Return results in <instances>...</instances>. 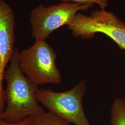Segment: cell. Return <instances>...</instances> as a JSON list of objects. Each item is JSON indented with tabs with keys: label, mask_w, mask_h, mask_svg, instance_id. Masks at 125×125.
I'll return each instance as SVG.
<instances>
[{
	"label": "cell",
	"mask_w": 125,
	"mask_h": 125,
	"mask_svg": "<svg viewBox=\"0 0 125 125\" xmlns=\"http://www.w3.org/2000/svg\"><path fill=\"white\" fill-rule=\"evenodd\" d=\"M19 52V48L15 47L4 75L7 83L5 90L6 107L0 115V120L9 123L17 122L45 112L36 99L38 87L32 84L20 69Z\"/></svg>",
	"instance_id": "obj_1"
},
{
	"label": "cell",
	"mask_w": 125,
	"mask_h": 125,
	"mask_svg": "<svg viewBox=\"0 0 125 125\" xmlns=\"http://www.w3.org/2000/svg\"><path fill=\"white\" fill-rule=\"evenodd\" d=\"M57 54L44 40H36L30 47L19 52L20 69L32 84L38 87L46 83L58 84L61 73L56 60Z\"/></svg>",
	"instance_id": "obj_2"
},
{
	"label": "cell",
	"mask_w": 125,
	"mask_h": 125,
	"mask_svg": "<svg viewBox=\"0 0 125 125\" xmlns=\"http://www.w3.org/2000/svg\"><path fill=\"white\" fill-rule=\"evenodd\" d=\"M86 82L82 80L72 89L57 92L50 89H38L37 101L49 112L74 125H91L84 111L83 100Z\"/></svg>",
	"instance_id": "obj_3"
},
{
	"label": "cell",
	"mask_w": 125,
	"mask_h": 125,
	"mask_svg": "<svg viewBox=\"0 0 125 125\" xmlns=\"http://www.w3.org/2000/svg\"><path fill=\"white\" fill-rule=\"evenodd\" d=\"M94 4L62 2L45 6L40 4L32 10L29 17L31 35L36 40L45 41L55 30L74 22L79 11H85Z\"/></svg>",
	"instance_id": "obj_4"
},
{
	"label": "cell",
	"mask_w": 125,
	"mask_h": 125,
	"mask_svg": "<svg viewBox=\"0 0 125 125\" xmlns=\"http://www.w3.org/2000/svg\"><path fill=\"white\" fill-rule=\"evenodd\" d=\"M68 28L74 37L84 39H93L96 33H103L125 50V23L105 9L94 10L89 15L77 13Z\"/></svg>",
	"instance_id": "obj_5"
},
{
	"label": "cell",
	"mask_w": 125,
	"mask_h": 125,
	"mask_svg": "<svg viewBox=\"0 0 125 125\" xmlns=\"http://www.w3.org/2000/svg\"><path fill=\"white\" fill-rule=\"evenodd\" d=\"M15 27L13 10L4 0H0V100L5 96L4 75L15 48Z\"/></svg>",
	"instance_id": "obj_6"
},
{
	"label": "cell",
	"mask_w": 125,
	"mask_h": 125,
	"mask_svg": "<svg viewBox=\"0 0 125 125\" xmlns=\"http://www.w3.org/2000/svg\"><path fill=\"white\" fill-rule=\"evenodd\" d=\"M110 122L112 125H125V107L122 99L116 98L112 104Z\"/></svg>",
	"instance_id": "obj_7"
},
{
	"label": "cell",
	"mask_w": 125,
	"mask_h": 125,
	"mask_svg": "<svg viewBox=\"0 0 125 125\" xmlns=\"http://www.w3.org/2000/svg\"><path fill=\"white\" fill-rule=\"evenodd\" d=\"M34 125H71V123L51 112H45L34 117Z\"/></svg>",
	"instance_id": "obj_8"
},
{
	"label": "cell",
	"mask_w": 125,
	"mask_h": 125,
	"mask_svg": "<svg viewBox=\"0 0 125 125\" xmlns=\"http://www.w3.org/2000/svg\"><path fill=\"white\" fill-rule=\"evenodd\" d=\"M62 2H72L80 4H97L101 9H105L108 4L107 0H59Z\"/></svg>",
	"instance_id": "obj_9"
},
{
	"label": "cell",
	"mask_w": 125,
	"mask_h": 125,
	"mask_svg": "<svg viewBox=\"0 0 125 125\" xmlns=\"http://www.w3.org/2000/svg\"><path fill=\"white\" fill-rule=\"evenodd\" d=\"M0 125H34V117H28L15 123H9L0 120Z\"/></svg>",
	"instance_id": "obj_10"
},
{
	"label": "cell",
	"mask_w": 125,
	"mask_h": 125,
	"mask_svg": "<svg viewBox=\"0 0 125 125\" xmlns=\"http://www.w3.org/2000/svg\"><path fill=\"white\" fill-rule=\"evenodd\" d=\"M122 101H123V103H124V106H125V95L124 98L122 99Z\"/></svg>",
	"instance_id": "obj_11"
}]
</instances>
